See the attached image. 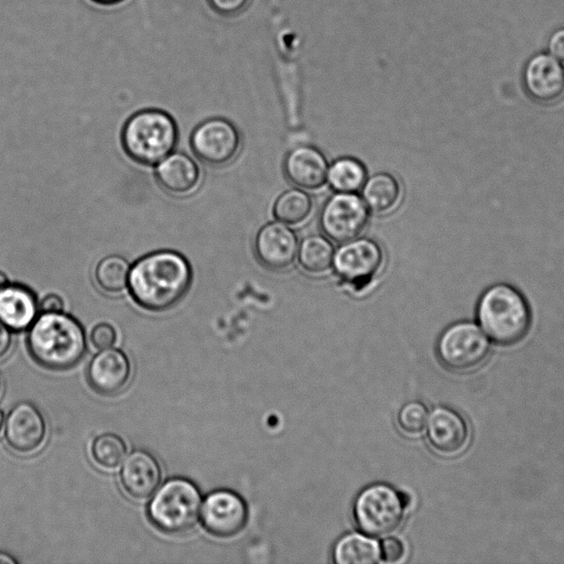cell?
<instances>
[{
  "label": "cell",
  "instance_id": "1",
  "mask_svg": "<svg viewBox=\"0 0 564 564\" xmlns=\"http://www.w3.org/2000/svg\"><path fill=\"white\" fill-rule=\"evenodd\" d=\"M192 280L188 260L177 251L162 249L139 258L130 267L127 289L141 308L160 313L183 300Z\"/></svg>",
  "mask_w": 564,
  "mask_h": 564
},
{
  "label": "cell",
  "instance_id": "2",
  "mask_svg": "<svg viewBox=\"0 0 564 564\" xmlns=\"http://www.w3.org/2000/svg\"><path fill=\"white\" fill-rule=\"evenodd\" d=\"M26 347L41 367L67 370L85 356L86 334L82 324L64 311L41 313L29 327Z\"/></svg>",
  "mask_w": 564,
  "mask_h": 564
},
{
  "label": "cell",
  "instance_id": "3",
  "mask_svg": "<svg viewBox=\"0 0 564 564\" xmlns=\"http://www.w3.org/2000/svg\"><path fill=\"white\" fill-rule=\"evenodd\" d=\"M480 328L496 344L511 346L522 340L531 326V308L524 295L508 283H495L480 294L476 305Z\"/></svg>",
  "mask_w": 564,
  "mask_h": 564
},
{
  "label": "cell",
  "instance_id": "4",
  "mask_svg": "<svg viewBox=\"0 0 564 564\" xmlns=\"http://www.w3.org/2000/svg\"><path fill=\"white\" fill-rule=\"evenodd\" d=\"M120 141L132 161L141 165H156L176 148L177 123L165 110L142 109L126 120Z\"/></svg>",
  "mask_w": 564,
  "mask_h": 564
},
{
  "label": "cell",
  "instance_id": "5",
  "mask_svg": "<svg viewBox=\"0 0 564 564\" xmlns=\"http://www.w3.org/2000/svg\"><path fill=\"white\" fill-rule=\"evenodd\" d=\"M202 494L188 478L172 477L152 495L147 514L150 522L166 534H183L199 520Z\"/></svg>",
  "mask_w": 564,
  "mask_h": 564
},
{
  "label": "cell",
  "instance_id": "6",
  "mask_svg": "<svg viewBox=\"0 0 564 564\" xmlns=\"http://www.w3.org/2000/svg\"><path fill=\"white\" fill-rule=\"evenodd\" d=\"M405 501L391 486L373 484L355 499L352 516L358 529L369 536H384L395 531L404 517Z\"/></svg>",
  "mask_w": 564,
  "mask_h": 564
},
{
  "label": "cell",
  "instance_id": "7",
  "mask_svg": "<svg viewBox=\"0 0 564 564\" xmlns=\"http://www.w3.org/2000/svg\"><path fill=\"white\" fill-rule=\"evenodd\" d=\"M488 352L489 341L484 330L476 323L468 321L449 325L436 344L440 361L456 372L477 369L486 360Z\"/></svg>",
  "mask_w": 564,
  "mask_h": 564
},
{
  "label": "cell",
  "instance_id": "8",
  "mask_svg": "<svg viewBox=\"0 0 564 564\" xmlns=\"http://www.w3.org/2000/svg\"><path fill=\"white\" fill-rule=\"evenodd\" d=\"M383 265V249L370 238H355L335 250L333 270L343 283L356 292L367 289Z\"/></svg>",
  "mask_w": 564,
  "mask_h": 564
},
{
  "label": "cell",
  "instance_id": "9",
  "mask_svg": "<svg viewBox=\"0 0 564 564\" xmlns=\"http://www.w3.org/2000/svg\"><path fill=\"white\" fill-rule=\"evenodd\" d=\"M369 208L356 193L335 192L319 213V227L324 236L337 243L358 238L369 221Z\"/></svg>",
  "mask_w": 564,
  "mask_h": 564
},
{
  "label": "cell",
  "instance_id": "10",
  "mask_svg": "<svg viewBox=\"0 0 564 564\" xmlns=\"http://www.w3.org/2000/svg\"><path fill=\"white\" fill-rule=\"evenodd\" d=\"M189 144L194 155L210 166H225L238 155L241 137L226 118L213 117L199 122L192 131Z\"/></svg>",
  "mask_w": 564,
  "mask_h": 564
},
{
  "label": "cell",
  "instance_id": "11",
  "mask_svg": "<svg viewBox=\"0 0 564 564\" xmlns=\"http://www.w3.org/2000/svg\"><path fill=\"white\" fill-rule=\"evenodd\" d=\"M199 520L209 534L217 538H231L238 534L247 523V505L235 491L216 489L203 500Z\"/></svg>",
  "mask_w": 564,
  "mask_h": 564
},
{
  "label": "cell",
  "instance_id": "12",
  "mask_svg": "<svg viewBox=\"0 0 564 564\" xmlns=\"http://www.w3.org/2000/svg\"><path fill=\"white\" fill-rule=\"evenodd\" d=\"M524 90L540 105H554L564 97V65L550 53L529 58L522 73Z\"/></svg>",
  "mask_w": 564,
  "mask_h": 564
},
{
  "label": "cell",
  "instance_id": "13",
  "mask_svg": "<svg viewBox=\"0 0 564 564\" xmlns=\"http://www.w3.org/2000/svg\"><path fill=\"white\" fill-rule=\"evenodd\" d=\"M299 237L289 225L271 221L262 226L254 238V253L259 263L271 271H284L295 261Z\"/></svg>",
  "mask_w": 564,
  "mask_h": 564
},
{
  "label": "cell",
  "instance_id": "14",
  "mask_svg": "<svg viewBox=\"0 0 564 564\" xmlns=\"http://www.w3.org/2000/svg\"><path fill=\"white\" fill-rule=\"evenodd\" d=\"M46 437V423L41 411L29 401L13 405L4 422L8 445L21 454L37 451Z\"/></svg>",
  "mask_w": 564,
  "mask_h": 564
},
{
  "label": "cell",
  "instance_id": "15",
  "mask_svg": "<svg viewBox=\"0 0 564 564\" xmlns=\"http://www.w3.org/2000/svg\"><path fill=\"white\" fill-rule=\"evenodd\" d=\"M86 376L94 391L104 395H113L128 386L131 362L126 352L118 348L100 349L89 361Z\"/></svg>",
  "mask_w": 564,
  "mask_h": 564
},
{
  "label": "cell",
  "instance_id": "16",
  "mask_svg": "<svg viewBox=\"0 0 564 564\" xmlns=\"http://www.w3.org/2000/svg\"><path fill=\"white\" fill-rule=\"evenodd\" d=\"M328 161L324 153L313 145L301 144L291 149L283 162L286 180L297 188L317 191L327 182Z\"/></svg>",
  "mask_w": 564,
  "mask_h": 564
},
{
  "label": "cell",
  "instance_id": "17",
  "mask_svg": "<svg viewBox=\"0 0 564 564\" xmlns=\"http://www.w3.org/2000/svg\"><path fill=\"white\" fill-rule=\"evenodd\" d=\"M119 477L128 496L135 500H145L161 485L162 469L150 452L135 449L123 459Z\"/></svg>",
  "mask_w": 564,
  "mask_h": 564
},
{
  "label": "cell",
  "instance_id": "18",
  "mask_svg": "<svg viewBox=\"0 0 564 564\" xmlns=\"http://www.w3.org/2000/svg\"><path fill=\"white\" fill-rule=\"evenodd\" d=\"M468 427L464 419L454 410L437 408L429 416L427 440L438 454L454 456L468 444Z\"/></svg>",
  "mask_w": 564,
  "mask_h": 564
},
{
  "label": "cell",
  "instance_id": "19",
  "mask_svg": "<svg viewBox=\"0 0 564 564\" xmlns=\"http://www.w3.org/2000/svg\"><path fill=\"white\" fill-rule=\"evenodd\" d=\"M155 178L166 193L186 196L198 187L200 169L188 154L172 152L156 164Z\"/></svg>",
  "mask_w": 564,
  "mask_h": 564
},
{
  "label": "cell",
  "instance_id": "20",
  "mask_svg": "<svg viewBox=\"0 0 564 564\" xmlns=\"http://www.w3.org/2000/svg\"><path fill=\"white\" fill-rule=\"evenodd\" d=\"M39 313L37 297L28 286L9 282L0 288V322L11 330L30 327Z\"/></svg>",
  "mask_w": 564,
  "mask_h": 564
},
{
  "label": "cell",
  "instance_id": "21",
  "mask_svg": "<svg viewBox=\"0 0 564 564\" xmlns=\"http://www.w3.org/2000/svg\"><path fill=\"white\" fill-rule=\"evenodd\" d=\"M402 186L390 173H377L368 177L361 188V197L370 212L377 215L392 213L401 203Z\"/></svg>",
  "mask_w": 564,
  "mask_h": 564
},
{
  "label": "cell",
  "instance_id": "22",
  "mask_svg": "<svg viewBox=\"0 0 564 564\" xmlns=\"http://www.w3.org/2000/svg\"><path fill=\"white\" fill-rule=\"evenodd\" d=\"M335 247L324 235L305 237L297 251V262L301 269L311 275H323L333 269Z\"/></svg>",
  "mask_w": 564,
  "mask_h": 564
},
{
  "label": "cell",
  "instance_id": "23",
  "mask_svg": "<svg viewBox=\"0 0 564 564\" xmlns=\"http://www.w3.org/2000/svg\"><path fill=\"white\" fill-rule=\"evenodd\" d=\"M379 558L380 547L367 534H347L337 541L333 550V561L337 564H373Z\"/></svg>",
  "mask_w": 564,
  "mask_h": 564
},
{
  "label": "cell",
  "instance_id": "24",
  "mask_svg": "<svg viewBox=\"0 0 564 564\" xmlns=\"http://www.w3.org/2000/svg\"><path fill=\"white\" fill-rule=\"evenodd\" d=\"M313 206L311 195L306 191L295 187L279 195L272 213L278 221L289 226H300L310 218Z\"/></svg>",
  "mask_w": 564,
  "mask_h": 564
},
{
  "label": "cell",
  "instance_id": "25",
  "mask_svg": "<svg viewBox=\"0 0 564 564\" xmlns=\"http://www.w3.org/2000/svg\"><path fill=\"white\" fill-rule=\"evenodd\" d=\"M367 180V169L352 156L335 160L328 167L327 182L334 192L357 193Z\"/></svg>",
  "mask_w": 564,
  "mask_h": 564
},
{
  "label": "cell",
  "instance_id": "26",
  "mask_svg": "<svg viewBox=\"0 0 564 564\" xmlns=\"http://www.w3.org/2000/svg\"><path fill=\"white\" fill-rule=\"evenodd\" d=\"M130 267L129 262L121 256H106L99 260L95 268V283L107 294L122 293L128 286Z\"/></svg>",
  "mask_w": 564,
  "mask_h": 564
},
{
  "label": "cell",
  "instance_id": "27",
  "mask_svg": "<svg viewBox=\"0 0 564 564\" xmlns=\"http://www.w3.org/2000/svg\"><path fill=\"white\" fill-rule=\"evenodd\" d=\"M126 442L115 433L96 436L90 446L94 462L105 469L118 468L127 456Z\"/></svg>",
  "mask_w": 564,
  "mask_h": 564
},
{
  "label": "cell",
  "instance_id": "28",
  "mask_svg": "<svg viewBox=\"0 0 564 564\" xmlns=\"http://www.w3.org/2000/svg\"><path fill=\"white\" fill-rule=\"evenodd\" d=\"M426 406L419 401L405 403L398 413V425L403 433L412 436L420 435L429 421Z\"/></svg>",
  "mask_w": 564,
  "mask_h": 564
},
{
  "label": "cell",
  "instance_id": "29",
  "mask_svg": "<svg viewBox=\"0 0 564 564\" xmlns=\"http://www.w3.org/2000/svg\"><path fill=\"white\" fill-rule=\"evenodd\" d=\"M117 341V332L109 323H99L90 332V343L96 349L112 347Z\"/></svg>",
  "mask_w": 564,
  "mask_h": 564
},
{
  "label": "cell",
  "instance_id": "30",
  "mask_svg": "<svg viewBox=\"0 0 564 564\" xmlns=\"http://www.w3.org/2000/svg\"><path fill=\"white\" fill-rule=\"evenodd\" d=\"M209 8L221 17H235L241 13L250 0H207Z\"/></svg>",
  "mask_w": 564,
  "mask_h": 564
},
{
  "label": "cell",
  "instance_id": "31",
  "mask_svg": "<svg viewBox=\"0 0 564 564\" xmlns=\"http://www.w3.org/2000/svg\"><path fill=\"white\" fill-rule=\"evenodd\" d=\"M380 547V557L388 563H395L404 555V545L398 538H387L382 540Z\"/></svg>",
  "mask_w": 564,
  "mask_h": 564
},
{
  "label": "cell",
  "instance_id": "32",
  "mask_svg": "<svg viewBox=\"0 0 564 564\" xmlns=\"http://www.w3.org/2000/svg\"><path fill=\"white\" fill-rule=\"evenodd\" d=\"M549 53L564 65V28L555 30L549 37Z\"/></svg>",
  "mask_w": 564,
  "mask_h": 564
},
{
  "label": "cell",
  "instance_id": "33",
  "mask_svg": "<svg viewBox=\"0 0 564 564\" xmlns=\"http://www.w3.org/2000/svg\"><path fill=\"white\" fill-rule=\"evenodd\" d=\"M64 301L56 293L46 294L40 302L39 308L41 313H55L64 311Z\"/></svg>",
  "mask_w": 564,
  "mask_h": 564
},
{
  "label": "cell",
  "instance_id": "34",
  "mask_svg": "<svg viewBox=\"0 0 564 564\" xmlns=\"http://www.w3.org/2000/svg\"><path fill=\"white\" fill-rule=\"evenodd\" d=\"M12 346L11 329L0 322V359L3 358Z\"/></svg>",
  "mask_w": 564,
  "mask_h": 564
},
{
  "label": "cell",
  "instance_id": "35",
  "mask_svg": "<svg viewBox=\"0 0 564 564\" xmlns=\"http://www.w3.org/2000/svg\"><path fill=\"white\" fill-rule=\"evenodd\" d=\"M89 1L95 3L96 6H100V7H113V6H118L122 2H124L126 0H89Z\"/></svg>",
  "mask_w": 564,
  "mask_h": 564
},
{
  "label": "cell",
  "instance_id": "36",
  "mask_svg": "<svg viewBox=\"0 0 564 564\" xmlns=\"http://www.w3.org/2000/svg\"><path fill=\"white\" fill-rule=\"evenodd\" d=\"M17 561L7 553L0 552V564H15Z\"/></svg>",
  "mask_w": 564,
  "mask_h": 564
},
{
  "label": "cell",
  "instance_id": "37",
  "mask_svg": "<svg viewBox=\"0 0 564 564\" xmlns=\"http://www.w3.org/2000/svg\"><path fill=\"white\" fill-rule=\"evenodd\" d=\"M9 283L7 275L0 271V288Z\"/></svg>",
  "mask_w": 564,
  "mask_h": 564
},
{
  "label": "cell",
  "instance_id": "38",
  "mask_svg": "<svg viewBox=\"0 0 564 564\" xmlns=\"http://www.w3.org/2000/svg\"><path fill=\"white\" fill-rule=\"evenodd\" d=\"M3 424H4V416H3L2 411L0 410V432L2 430Z\"/></svg>",
  "mask_w": 564,
  "mask_h": 564
},
{
  "label": "cell",
  "instance_id": "39",
  "mask_svg": "<svg viewBox=\"0 0 564 564\" xmlns=\"http://www.w3.org/2000/svg\"><path fill=\"white\" fill-rule=\"evenodd\" d=\"M0 388H1V380H0Z\"/></svg>",
  "mask_w": 564,
  "mask_h": 564
}]
</instances>
